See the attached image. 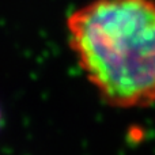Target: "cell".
<instances>
[{
  "label": "cell",
  "instance_id": "cell-1",
  "mask_svg": "<svg viewBox=\"0 0 155 155\" xmlns=\"http://www.w3.org/2000/svg\"><path fill=\"white\" fill-rule=\"evenodd\" d=\"M68 41L112 106L155 101V0H93L67 19Z\"/></svg>",
  "mask_w": 155,
  "mask_h": 155
},
{
  "label": "cell",
  "instance_id": "cell-2",
  "mask_svg": "<svg viewBox=\"0 0 155 155\" xmlns=\"http://www.w3.org/2000/svg\"><path fill=\"white\" fill-rule=\"evenodd\" d=\"M0 121H2V112H0Z\"/></svg>",
  "mask_w": 155,
  "mask_h": 155
}]
</instances>
